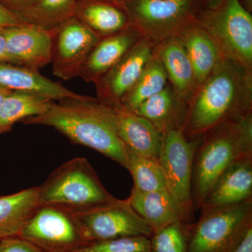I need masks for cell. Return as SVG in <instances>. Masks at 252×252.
Instances as JSON below:
<instances>
[{
  "label": "cell",
  "mask_w": 252,
  "mask_h": 252,
  "mask_svg": "<svg viewBox=\"0 0 252 252\" xmlns=\"http://www.w3.org/2000/svg\"><path fill=\"white\" fill-rule=\"evenodd\" d=\"M126 169L133 179L132 189L143 193L167 190L165 174L158 160L129 149H126Z\"/></svg>",
  "instance_id": "27"
},
{
  "label": "cell",
  "mask_w": 252,
  "mask_h": 252,
  "mask_svg": "<svg viewBox=\"0 0 252 252\" xmlns=\"http://www.w3.org/2000/svg\"><path fill=\"white\" fill-rule=\"evenodd\" d=\"M167 84L168 79L165 68L158 58L153 54L135 84L119 104L127 110L134 112L140 104L161 91Z\"/></svg>",
  "instance_id": "25"
},
{
  "label": "cell",
  "mask_w": 252,
  "mask_h": 252,
  "mask_svg": "<svg viewBox=\"0 0 252 252\" xmlns=\"http://www.w3.org/2000/svg\"><path fill=\"white\" fill-rule=\"evenodd\" d=\"M185 48L198 86L210 76L222 59L216 45L195 21L177 36Z\"/></svg>",
  "instance_id": "22"
},
{
  "label": "cell",
  "mask_w": 252,
  "mask_h": 252,
  "mask_svg": "<svg viewBox=\"0 0 252 252\" xmlns=\"http://www.w3.org/2000/svg\"><path fill=\"white\" fill-rule=\"evenodd\" d=\"M147 119L161 133L172 130H183L187 105L181 102L170 84L149 97L134 111Z\"/></svg>",
  "instance_id": "20"
},
{
  "label": "cell",
  "mask_w": 252,
  "mask_h": 252,
  "mask_svg": "<svg viewBox=\"0 0 252 252\" xmlns=\"http://www.w3.org/2000/svg\"><path fill=\"white\" fill-rule=\"evenodd\" d=\"M0 61L12 63L9 55L6 52V40L1 29H0Z\"/></svg>",
  "instance_id": "34"
},
{
  "label": "cell",
  "mask_w": 252,
  "mask_h": 252,
  "mask_svg": "<svg viewBox=\"0 0 252 252\" xmlns=\"http://www.w3.org/2000/svg\"><path fill=\"white\" fill-rule=\"evenodd\" d=\"M118 134L125 149L159 160L162 134L147 119L127 110L122 104L113 106Z\"/></svg>",
  "instance_id": "17"
},
{
  "label": "cell",
  "mask_w": 252,
  "mask_h": 252,
  "mask_svg": "<svg viewBox=\"0 0 252 252\" xmlns=\"http://www.w3.org/2000/svg\"><path fill=\"white\" fill-rule=\"evenodd\" d=\"M252 114V72L222 58L197 88L187 107L183 131L200 138L213 127Z\"/></svg>",
  "instance_id": "1"
},
{
  "label": "cell",
  "mask_w": 252,
  "mask_h": 252,
  "mask_svg": "<svg viewBox=\"0 0 252 252\" xmlns=\"http://www.w3.org/2000/svg\"><path fill=\"white\" fill-rule=\"evenodd\" d=\"M101 1H107V2L111 3H119L123 1V0H101Z\"/></svg>",
  "instance_id": "37"
},
{
  "label": "cell",
  "mask_w": 252,
  "mask_h": 252,
  "mask_svg": "<svg viewBox=\"0 0 252 252\" xmlns=\"http://www.w3.org/2000/svg\"><path fill=\"white\" fill-rule=\"evenodd\" d=\"M13 91L9 90V89H5V88L1 87L0 86V107L1 104L4 102V99L6 98V96L9 94H11Z\"/></svg>",
  "instance_id": "36"
},
{
  "label": "cell",
  "mask_w": 252,
  "mask_h": 252,
  "mask_svg": "<svg viewBox=\"0 0 252 252\" xmlns=\"http://www.w3.org/2000/svg\"><path fill=\"white\" fill-rule=\"evenodd\" d=\"M18 235L44 252H74L87 244L72 212L52 205H39Z\"/></svg>",
  "instance_id": "10"
},
{
  "label": "cell",
  "mask_w": 252,
  "mask_h": 252,
  "mask_svg": "<svg viewBox=\"0 0 252 252\" xmlns=\"http://www.w3.org/2000/svg\"><path fill=\"white\" fill-rule=\"evenodd\" d=\"M154 54L165 68L176 95L188 107L198 85L193 66L180 39L174 36L159 43L154 47Z\"/></svg>",
  "instance_id": "15"
},
{
  "label": "cell",
  "mask_w": 252,
  "mask_h": 252,
  "mask_svg": "<svg viewBox=\"0 0 252 252\" xmlns=\"http://www.w3.org/2000/svg\"><path fill=\"white\" fill-rule=\"evenodd\" d=\"M86 243L129 237L150 238L152 228L126 200H117L90 210L72 212Z\"/></svg>",
  "instance_id": "9"
},
{
  "label": "cell",
  "mask_w": 252,
  "mask_h": 252,
  "mask_svg": "<svg viewBox=\"0 0 252 252\" xmlns=\"http://www.w3.org/2000/svg\"><path fill=\"white\" fill-rule=\"evenodd\" d=\"M74 16L100 38L132 26L120 5L101 0H79Z\"/></svg>",
  "instance_id": "21"
},
{
  "label": "cell",
  "mask_w": 252,
  "mask_h": 252,
  "mask_svg": "<svg viewBox=\"0 0 252 252\" xmlns=\"http://www.w3.org/2000/svg\"><path fill=\"white\" fill-rule=\"evenodd\" d=\"M252 157V114L223 123L201 137L194 157L192 195L200 208L210 189L232 164Z\"/></svg>",
  "instance_id": "3"
},
{
  "label": "cell",
  "mask_w": 252,
  "mask_h": 252,
  "mask_svg": "<svg viewBox=\"0 0 252 252\" xmlns=\"http://www.w3.org/2000/svg\"><path fill=\"white\" fill-rule=\"evenodd\" d=\"M127 201L153 233L177 221H185L180 207L167 190L137 191L132 189Z\"/></svg>",
  "instance_id": "19"
},
{
  "label": "cell",
  "mask_w": 252,
  "mask_h": 252,
  "mask_svg": "<svg viewBox=\"0 0 252 252\" xmlns=\"http://www.w3.org/2000/svg\"><path fill=\"white\" fill-rule=\"evenodd\" d=\"M39 205H52L71 212L102 206L117 200L101 183L85 158H75L51 172L38 187Z\"/></svg>",
  "instance_id": "4"
},
{
  "label": "cell",
  "mask_w": 252,
  "mask_h": 252,
  "mask_svg": "<svg viewBox=\"0 0 252 252\" xmlns=\"http://www.w3.org/2000/svg\"><path fill=\"white\" fill-rule=\"evenodd\" d=\"M235 252H252V228L248 230Z\"/></svg>",
  "instance_id": "33"
},
{
  "label": "cell",
  "mask_w": 252,
  "mask_h": 252,
  "mask_svg": "<svg viewBox=\"0 0 252 252\" xmlns=\"http://www.w3.org/2000/svg\"><path fill=\"white\" fill-rule=\"evenodd\" d=\"M196 22L222 58L252 72V16L240 0H225L216 8L203 9Z\"/></svg>",
  "instance_id": "6"
},
{
  "label": "cell",
  "mask_w": 252,
  "mask_h": 252,
  "mask_svg": "<svg viewBox=\"0 0 252 252\" xmlns=\"http://www.w3.org/2000/svg\"><path fill=\"white\" fill-rule=\"evenodd\" d=\"M0 86L13 91H26L41 94L54 101L77 98L83 96L41 75L39 71L1 61Z\"/></svg>",
  "instance_id": "18"
},
{
  "label": "cell",
  "mask_w": 252,
  "mask_h": 252,
  "mask_svg": "<svg viewBox=\"0 0 252 252\" xmlns=\"http://www.w3.org/2000/svg\"><path fill=\"white\" fill-rule=\"evenodd\" d=\"M36 1L37 0H0V2L17 13L21 10L29 7Z\"/></svg>",
  "instance_id": "32"
},
{
  "label": "cell",
  "mask_w": 252,
  "mask_h": 252,
  "mask_svg": "<svg viewBox=\"0 0 252 252\" xmlns=\"http://www.w3.org/2000/svg\"><path fill=\"white\" fill-rule=\"evenodd\" d=\"M189 224L177 221L154 232L149 238L151 252H188Z\"/></svg>",
  "instance_id": "28"
},
{
  "label": "cell",
  "mask_w": 252,
  "mask_h": 252,
  "mask_svg": "<svg viewBox=\"0 0 252 252\" xmlns=\"http://www.w3.org/2000/svg\"><path fill=\"white\" fill-rule=\"evenodd\" d=\"M155 44L142 38L102 79L96 83L97 102L113 107L135 84L152 57Z\"/></svg>",
  "instance_id": "12"
},
{
  "label": "cell",
  "mask_w": 252,
  "mask_h": 252,
  "mask_svg": "<svg viewBox=\"0 0 252 252\" xmlns=\"http://www.w3.org/2000/svg\"><path fill=\"white\" fill-rule=\"evenodd\" d=\"M26 23L15 11L0 2V29L12 27Z\"/></svg>",
  "instance_id": "31"
},
{
  "label": "cell",
  "mask_w": 252,
  "mask_h": 252,
  "mask_svg": "<svg viewBox=\"0 0 252 252\" xmlns=\"http://www.w3.org/2000/svg\"><path fill=\"white\" fill-rule=\"evenodd\" d=\"M201 137L189 139L183 130L162 133L159 161L166 180L167 190L183 215L187 223H193L192 179L194 157Z\"/></svg>",
  "instance_id": "8"
},
{
  "label": "cell",
  "mask_w": 252,
  "mask_h": 252,
  "mask_svg": "<svg viewBox=\"0 0 252 252\" xmlns=\"http://www.w3.org/2000/svg\"><path fill=\"white\" fill-rule=\"evenodd\" d=\"M74 252H151L150 239L129 237L93 242Z\"/></svg>",
  "instance_id": "29"
},
{
  "label": "cell",
  "mask_w": 252,
  "mask_h": 252,
  "mask_svg": "<svg viewBox=\"0 0 252 252\" xmlns=\"http://www.w3.org/2000/svg\"><path fill=\"white\" fill-rule=\"evenodd\" d=\"M39 205L38 187L0 197V237L18 235Z\"/></svg>",
  "instance_id": "23"
},
{
  "label": "cell",
  "mask_w": 252,
  "mask_h": 252,
  "mask_svg": "<svg viewBox=\"0 0 252 252\" xmlns=\"http://www.w3.org/2000/svg\"><path fill=\"white\" fill-rule=\"evenodd\" d=\"M1 238L0 237V242H1Z\"/></svg>",
  "instance_id": "38"
},
{
  "label": "cell",
  "mask_w": 252,
  "mask_h": 252,
  "mask_svg": "<svg viewBox=\"0 0 252 252\" xmlns=\"http://www.w3.org/2000/svg\"><path fill=\"white\" fill-rule=\"evenodd\" d=\"M225 0H204V9H214L221 4Z\"/></svg>",
  "instance_id": "35"
},
{
  "label": "cell",
  "mask_w": 252,
  "mask_h": 252,
  "mask_svg": "<svg viewBox=\"0 0 252 252\" xmlns=\"http://www.w3.org/2000/svg\"><path fill=\"white\" fill-rule=\"evenodd\" d=\"M54 101L34 93L12 91L0 107V135L10 132L18 122L44 114Z\"/></svg>",
  "instance_id": "24"
},
{
  "label": "cell",
  "mask_w": 252,
  "mask_h": 252,
  "mask_svg": "<svg viewBox=\"0 0 252 252\" xmlns=\"http://www.w3.org/2000/svg\"><path fill=\"white\" fill-rule=\"evenodd\" d=\"M252 228V200L202 210L189 224L188 252H235Z\"/></svg>",
  "instance_id": "7"
},
{
  "label": "cell",
  "mask_w": 252,
  "mask_h": 252,
  "mask_svg": "<svg viewBox=\"0 0 252 252\" xmlns=\"http://www.w3.org/2000/svg\"><path fill=\"white\" fill-rule=\"evenodd\" d=\"M51 32V63L54 75L64 81L79 77L86 60L101 38L74 16Z\"/></svg>",
  "instance_id": "11"
},
{
  "label": "cell",
  "mask_w": 252,
  "mask_h": 252,
  "mask_svg": "<svg viewBox=\"0 0 252 252\" xmlns=\"http://www.w3.org/2000/svg\"><path fill=\"white\" fill-rule=\"evenodd\" d=\"M204 0H123L131 26L144 39L157 45L178 36L195 22Z\"/></svg>",
  "instance_id": "5"
},
{
  "label": "cell",
  "mask_w": 252,
  "mask_h": 252,
  "mask_svg": "<svg viewBox=\"0 0 252 252\" xmlns=\"http://www.w3.org/2000/svg\"><path fill=\"white\" fill-rule=\"evenodd\" d=\"M0 252H44L35 245L19 235L3 237L0 242Z\"/></svg>",
  "instance_id": "30"
},
{
  "label": "cell",
  "mask_w": 252,
  "mask_h": 252,
  "mask_svg": "<svg viewBox=\"0 0 252 252\" xmlns=\"http://www.w3.org/2000/svg\"><path fill=\"white\" fill-rule=\"evenodd\" d=\"M21 122L54 127L73 143L94 149L122 167L127 166L114 110L94 97L83 95L54 101L44 114Z\"/></svg>",
  "instance_id": "2"
},
{
  "label": "cell",
  "mask_w": 252,
  "mask_h": 252,
  "mask_svg": "<svg viewBox=\"0 0 252 252\" xmlns=\"http://www.w3.org/2000/svg\"><path fill=\"white\" fill-rule=\"evenodd\" d=\"M1 30L13 64L39 71L51 63L52 32L30 23Z\"/></svg>",
  "instance_id": "13"
},
{
  "label": "cell",
  "mask_w": 252,
  "mask_h": 252,
  "mask_svg": "<svg viewBox=\"0 0 252 252\" xmlns=\"http://www.w3.org/2000/svg\"><path fill=\"white\" fill-rule=\"evenodd\" d=\"M142 38L140 32L132 26L101 38L86 60L79 77L95 84Z\"/></svg>",
  "instance_id": "16"
},
{
  "label": "cell",
  "mask_w": 252,
  "mask_h": 252,
  "mask_svg": "<svg viewBox=\"0 0 252 252\" xmlns=\"http://www.w3.org/2000/svg\"><path fill=\"white\" fill-rule=\"evenodd\" d=\"M79 0H37L16 13L26 23L51 31L74 16Z\"/></svg>",
  "instance_id": "26"
},
{
  "label": "cell",
  "mask_w": 252,
  "mask_h": 252,
  "mask_svg": "<svg viewBox=\"0 0 252 252\" xmlns=\"http://www.w3.org/2000/svg\"><path fill=\"white\" fill-rule=\"evenodd\" d=\"M252 200V157L232 164L217 179L200 210L230 206Z\"/></svg>",
  "instance_id": "14"
}]
</instances>
